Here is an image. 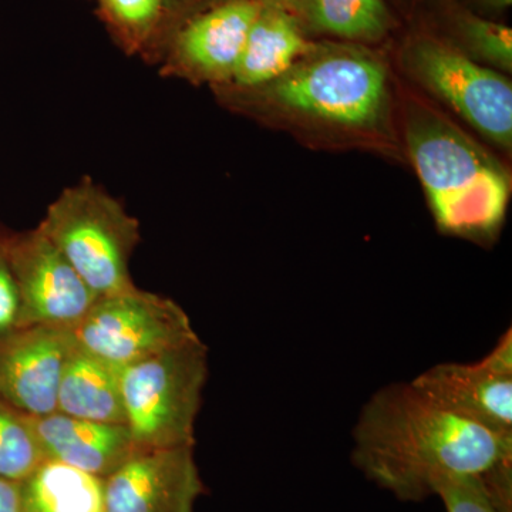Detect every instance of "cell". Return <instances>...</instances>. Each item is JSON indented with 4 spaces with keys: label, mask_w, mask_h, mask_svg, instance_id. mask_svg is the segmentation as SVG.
Here are the masks:
<instances>
[{
    "label": "cell",
    "mask_w": 512,
    "mask_h": 512,
    "mask_svg": "<svg viewBox=\"0 0 512 512\" xmlns=\"http://www.w3.org/2000/svg\"><path fill=\"white\" fill-rule=\"evenodd\" d=\"M352 463L402 503H421L447 477L512 476V436L453 412L413 382L394 383L363 406Z\"/></svg>",
    "instance_id": "cell-1"
},
{
    "label": "cell",
    "mask_w": 512,
    "mask_h": 512,
    "mask_svg": "<svg viewBox=\"0 0 512 512\" xmlns=\"http://www.w3.org/2000/svg\"><path fill=\"white\" fill-rule=\"evenodd\" d=\"M406 141L437 225L458 237H493L510 200L504 168L446 117L417 101L407 107Z\"/></svg>",
    "instance_id": "cell-2"
},
{
    "label": "cell",
    "mask_w": 512,
    "mask_h": 512,
    "mask_svg": "<svg viewBox=\"0 0 512 512\" xmlns=\"http://www.w3.org/2000/svg\"><path fill=\"white\" fill-rule=\"evenodd\" d=\"M229 90L235 100L274 107L330 126L370 130L387 109L382 62L356 46H312L288 72L252 90Z\"/></svg>",
    "instance_id": "cell-3"
},
{
    "label": "cell",
    "mask_w": 512,
    "mask_h": 512,
    "mask_svg": "<svg viewBox=\"0 0 512 512\" xmlns=\"http://www.w3.org/2000/svg\"><path fill=\"white\" fill-rule=\"evenodd\" d=\"M37 227L99 298L136 286L130 262L141 242L140 222L90 178L60 192Z\"/></svg>",
    "instance_id": "cell-4"
},
{
    "label": "cell",
    "mask_w": 512,
    "mask_h": 512,
    "mask_svg": "<svg viewBox=\"0 0 512 512\" xmlns=\"http://www.w3.org/2000/svg\"><path fill=\"white\" fill-rule=\"evenodd\" d=\"M208 379L200 336L121 369L126 426L138 448L195 446V421Z\"/></svg>",
    "instance_id": "cell-5"
},
{
    "label": "cell",
    "mask_w": 512,
    "mask_h": 512,
    "mask_svg": "<svg viewBox=\"0 0 512 512\" xmlns=\"http://www.w3.org/2000/svg\"><path fill=\"white\" fill-rule=\"evenodd\" d=\"M70 332L77 345L120 369L198 338L177 302L137 286L101 296Z\"/></svg>",
    "instance_id": "cell-6"
},
{
    "label": "cell",
    "mask_w": 512,
    "mask_h": 512,
    "mask_svg": "<svg viewBox=\"0 0 512 512\" xmlns=\"http://www.w3.org/2000/svg\"><path fill=\"white\" fill-rule=\"evenodd\" d=\"M404 66L470 126L510 150L512 87L503 73L429 36L417 37L407 46Z\"/></svg>",
    "instance_id": "cell-7"
},
{
    "label": "cell",
    "mask_w": 512,
    "mask_h": 512,
    "mask_svg": "<svg viewBox=\"0 0 512 512\" xmlns=\"http://www.w3.org/2000/svg\"><path fill=\"white\" fill-rule=\"evenodd\" d=\"M9 252L22 306L20 328L72 330L99 299L39 227L13 232Z\"/></svg>",
    "instance_id": "cell-8"
},
{
    "label": "cell",
    "mask_w": 512,
    "mask_h": 512,
    "mask_svg": "<svg viewBox=\"0 0 512 512\" xmlns=\"http://www.w3.org/2000/svg\"><path fill=\"white\" fill-rule=\"evenodd\" d=\"M103 484V512H195L205 491L194 446L138 448Z\"/></svg>",
    "instance_id": "cell-9"
},
{
    "label": "cell",
    "mask_w": 512,
    "mask_h": 512,
    "mask_svg": "<svg viewBox=\"0 0 512 512\" xmlns=\"http://www.w3.org/2000/svg\"><path fill=\"white\" fill-rule=\"evenodd\" d=\"M261 6L259 0H227L188 20L173 37L161 76L228 86Z\"/></svg>",
    "instance_id": "cell-10"
},
{
    "label": "cell",
    "mask_w": 512,
    "mask_h": 512,
    "mask_svg": "<svg viewBox=\"0 0 512 512\" xmlns=\"http://www.w3.org/2000/svg\"><path fill=\"white\" fill-rule=\"evenodd\" d=\"M448 409L512 436V332L474 363H441L412 380Z\"/></svg>",
    "instance_id": "cell-11"
},
{
    "label": "cell",
    "mask_w": 512,
    "mask_h": 512,
    "mask_svg": "<svg viewBox=\"0 0 512 512\" xmlns=\"http://www.w3.org/2000/svg\"><path fill=\"white\" fill-rule=\"evenodd\" d=\"M70 330L28 326L0 342V397L30 417L57 412V390L73 348Z\"/></svg>",
    "instance_id": "cell-12"
},
{
    "label": "cell",
    "mask_w": 512,
    "mask_h": 512,
    "mask_svg": "<svg viewBox=\"0 0 512 512\" xmlns=\"http://www.w3.org/2000/svg\"><path fill=\"white\" fill-rule=\"evenodd\" d=\"M32 420L47 458L101 480L138 450L126 424L99 423L57 412Z\"/></svg>",
    "instance_id": "cell-13"
},
{
    "label": "cell",
    "mask_w": 512,
    "mask_h": 512,
    "mask_svg": "<svg viewBox=\"0 0 512 512\" xmlns=\"http://www.w3.org/2000/svg\"><path fill=\"white\" fill-rule=\"evenodd\" d=\"M311 47L288 9L262 2L231 83L221 89L252 90L274 82Z\"/></svg>",
    "instance_id": "cell-14"
},
{
    "label": "cell",
    "mask_w": 512,
    "mask_h": 512,
    "mask_svg": "<svg viewBox=\"0 0 512 512\" xmlns=\"http://www.w3.org/2000/svg\"><path fill=\"white\" fill-rule=\"evenodd\" d=\"M57 413L99 423L126 424L120 367L74 340L57 390Z\"/></svg>",
    "instance_id": "cell-15"
},
{
    "label": "cell",
    "mask_w": 512,
    "mask_h": 512,
    "mask_svg": "<svg viewBox=\"0 0 512 512\" xmlns=\"http://www.w3.org/2000/svg\"><path fill=\"white\" fill-rule=\"evenodd\" d=\"M103 481L46 458L20 481L23 512H103Z\"/></svg>",
    "instance_id": "cell-16"
},
{
    "label": "cell",
    "mask_w": 512,
    "mask_h": 512,
    "mask_svg": "<svg viewBox=\"0 0 512 512\" xmlns=\"http://www.w3.org/2000/svg\"><path fill=\"white\" fill-rule=\"evenodd\" d=\"M303 10L313 28L350 42H375L390 28L384 0H303Z\"/></svg>",
    "instance_id": "cell-17"
},
{
    "label": "cell",
    "mask_w": 512,
    "mask_h": 512,
    "mask_svg": "<svg viewBox=\"0 0 512 512\" xmlns=\"http://www.w3.org/2000/svg\"><path fill=\"white\" fill-rule=\"evenodd\" d=\"M46 458L32 417L0 397V477L20 483Z\"/></svg>",
    "instance_id": "cell-18"
},
{
    "label": "cell",
    "mask_w": 512,
    "mask_h": 512,
    "mask_svg": "<svg viewBox=\"0 0 512 512\" xmlns=\"http://www.w3.org/2000/svg\"><path fill=\"white\" fill-rule=\"evenodd\" d=\"M454 32L466 49V55L478 59L498 72H511L512 30L470 12L454 16Z\"/></svg>",
    "instance_id": "cell-19"
},
{
    "label": "cell",
    "mask_w": 512,
    "mask_h": 512,
    "mask_svg": "<svg viewBox=\"0 0 512 512\" xmlns=\"http://www.w3.org/2000/svg\"><path fill=\"white\" fill-rule=\"evenodd\" d=\"M446 512H512V494L493 487L484 477L444 478L436 488Z\"/></svg>",
    "instance_id": "cell-20"
},
{
    "label": "cell",
    "mask_w": 512,
    "mask_h": 512,
    "mask_svg": "<svg viewBox=\"0 0 512 512\" xmlns=\"http://www.w3.org/2000/svg\"><path fill=\"white\" fill-rule=\"evenodd\" d=\"M104 13L119 30L128 49H138L163 19L165 0H101Z\"/></svg>",
    "instance_id": "cell-21"
},
{
    "label": "cell",
    "mask_w": 512,
    "mask_h": 512,
    "mask_svg": "<svg viewBox=\"0 0 512 512\" xmlns=\"http://www.w3.org/2000/svg\"><path fill=\"white\" fill-rule=\"evenodd\" d=\"M13 231L0 221V342L20 329V296L12 264H10V239Z\"/></svg>",
    "instance_id": "cell-22"
},
{
    "label": "cell",
    "mask_w": 512,
    "mask_h": 512,
    "mask_svg": "<svg viewBox=\"0 0 512 512\" xmlns=\"http://www.w3.org/2000/svg\"><path fill=\"white\" fill-rule=\"evenodd\" d=\"M0 512H23L22 487L19 481L0 477Z\"/></svg>",
    "instance_id": "cell-23"
},
{
    "label": "cell",
    "mask_w": 512,
    "mask_h": 512,
    "mask_svg": "<svg viewBox=\"0 0 512 512\" xmlns=\"http://www.w3.org/2000/svg\"><path fill=\"white\" fill-rule=\"evenodd\" d=\"M476 2L485 9L501 12V10L510 8L512 0H476Z\"/></svg>",
    "instance_id": "cell-24"
},
{
    "label": "cell",
    "mask_w": 512,
    "mask_h": 512,
    "mask_svg": "<svg viewBox=\"0 0 512 512\" xmlns=\"http://www.w3.org/2000/svg\"><path fill=\"white\" fill-rule=\"evenodd\" d=\"M301 2V0H269V3L272 5L281 6V8L288 9L289 6L296 5V3Z\"/></svg>",
    "instance_id": "cell-25"
}]
</instances>
